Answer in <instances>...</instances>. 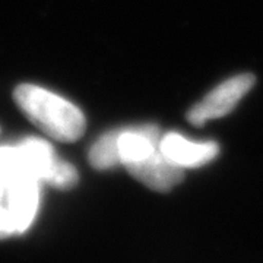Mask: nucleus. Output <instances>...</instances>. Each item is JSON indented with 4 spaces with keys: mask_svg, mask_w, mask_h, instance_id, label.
Listing matches in <instances>:
<instances>
[{
    "mask_svg": "<svg viewBox=\"0 0 263 263\" xmlns=\"http://www.w3.org/2000/svg\"><path fill=\"white\" fill-rule=\"evenodd\" d=\"M13 98L38 129L60 142H75L84 135L86 122L82 111L65 98L35 85L22 84Z\"/></svg>",
    "mask_w": 263,
    "mask_h": 263,
    "instance_id": "obj_1",
    "label": "nucleus"
},
{
    "mask_svg": "<svg viewBox=\"0 0 263 263\" xmlns=\"http://www.w3.org/2000/svg\"><path fill=\"white\" fill-rule=\"evenodd\" d=\"M25 174L37 181H47L57 189H69L78 181L73 165L57 158L50 143L43 139L29 138L18 146Z\"/></svg>",
    "mask_w": 263,
    "mask_h": 263,
    "instance_id": "obj_2",
    "label": "nucleus"
},
{
    "mask_svg": "<svg viewBox=\"0 0 263 263\" xmlns=\"http://www.w3.org/2000/svg\"><path fill=\"white\" fill-rule=\"evenodd\" d=\"M254 82L256 79L250 73H241L224 81L189 111V122L195 126H203L212 119L230 114L238 101L252 89Z\"/></svg>",
    "mask_w": 263,
    "mask_h": 263,
    "instance_id": "obj_3",
    "label": "nucleus"
},
{
    "mask_svg": "<svg viewBox=\"0 0 263 263\" xmlns=\"http://www.w3.org/2000/svg\"><path fill=\"white\" fill-rule=\"evenodd\" d=\"M124 167L142 184L160 193H167L184 180V168L170 161L160 148L148 158Z\"/></svg>",
    "mask_w": 263,
    "mask_h": 263,
    "instance_id": "obj_4",
    "label": "nucleus"
},
{
    "mask_svg": "<svg viewBox=\"0 0 263 263\" xmlns=\"http://www.w3.org/2000/svg\"><path fill=\"white\" fill-rule=\"evenodd\" d=\"M160 149L170 161L184 170L206 165L219 154L216 142H193L174 132L161 138Z\"/></svg>",
    "mask_w": 263,
    "mask_h": 263,
    "instance_id": "obj_5",
    "label": "nucleus"
},
{
    "mask_svg": "<svg viewBox=\"0 0 263 263\" xmlns=\"http://www.w3.org/2000/svg\"><path fill=\"white\" fill-rule=\"evenodd\" d=\"M38 181L29 177L13 180L6 186L5 192V205L8 208L12 222L16 233L25 231L38 208Z\"/></svg>",
    "mask_w": 263,
    "mask_h": 263,
    "instance_id": "obj_6",
    "label": "nucleus"
},
{
    "mask_svg": "<svg viewBox=\"0 0 263 263\" xmlns=\"http://www.w3.org/2000/svg\"><path fill=\"white\" fill-rule=\"evenodd\" d=\"M160 129L154 124H143L123 129L119 135V157L120 164L145 160L160 148Z\"/></svg>",
    "mask_w": 263,
    "mask_h": 263,
    "instance_id": "obj_7",
    "label": "nucleus"
},
{
    "mask_svg": "<svg viewBox=\"0 0 263 263\" xmlns=\"http://www.w3.org/2000/svg\"><path fill=\"white\" fill-rule=\"evenodd\" d=\"M119 135L120 130L103 135L89 151V164L97 170H110L120 164L119 157Z\"/></svg>",
    "mask_w": 263,
    "mask_h": 263,
    "instance_id": "obj_8",
    "label": "nucleus"
}]
</instances>
